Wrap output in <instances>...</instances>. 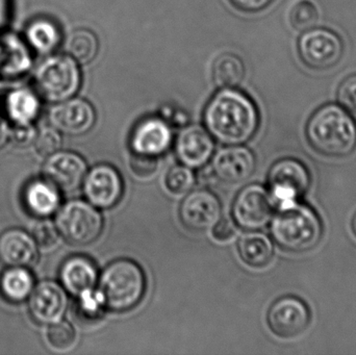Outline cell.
<instances>
[{"instance_id": "obj_1", "label": "cell", "mask_w": 356, "mask_h": 355, "mask_svg": "<svg viewBox=\"0 0 356 355\" xmlns=\"http://www.w3.org/2000/svg\"><path fill=\"white\" fill-rule=\"evenodd\" d=\"M204 123L211 137L225 145H242L259 129V112L241 92L225 89L211 98L204 113Z\"/></svg>"}, {"instance_id": "obj_2", "label": "cell", "mask_w": 356, "mask_h": 355, "mask_svg": "<svg viewBox=\"0 0 356 355\" xmlns=\"http://www.w3.org/2000/svg\"><path fill=\"white\" fill-rule=\"evenodd\" d=\"M312 147L328 158H345L356 148V123L348 110L330 104L318 108L307 125Z\"/></svg>"}, {"instance_id": "obj_3", "label": "cell", "mask_w": 356, "mask_h": 355, "mask_svg": "<svg viewBox=\"0 0 356 355\" xmlns=\"http://www.w3.org/2000/svg\"><path fill=\"white\" fill-rule=\"evenodd\" d=\"M278 208L280 210L270 222V231L282 249L303 254L320 243L323 226L313 208L298 201Z\"/></svg>"}, {"instance_id": "obj_4", "label": "cell", "mask_w": 356, "mask_h": 355, "mask_svg": "<svg viewBox=\"0 0 356 355\" xmlns=\"http://www.w3.org/2000/svg\"><path fill=\"white\" fill-rule=\"evenodd\" d=\"M97 294L106 310L124 313L137 306L145 294L143 269L131 260L111 263L98 279Z\"/></svg>"}, {"instance_id": "obj_5", "label": "cell", "mask_w": 356, "mask_h": 355, "mask_svg": "<svg viewBox=\"0 0 356 355\" xmlns=\"http://www.w3.org/2000/svg\"><path fill=\"white\" fill-rule=\"evenodd\" d=\"M38 93L52 104L72 98L81 85V71L77 62L68 54L48 56L35 73Z\"/></svg>"}, {"instance_id": "obj_6", "label": "cell", "mask_w": 356, "mask_h": 355, "mask_svg": "<svg viewBox=\"0 0 356 355\" xmlns=\"http://www.w3.org/2000/svg\"><path fill=\"white\" fill-rule=\"evenodd\" d=\"M56 226L60 236L71 245L87 246L102 235L104 218L90 202L71 200L58 208Z\"/></svg>"}, {"instance_id": "obj_7", "label": "cell", "mask_w": 356, "mask_h": 355, "mask_svg": "<svg viewBox=\"0 0 356 355\" xmlns=\"http://www.w3.org/2000/svg\"><path fill=\"white\" fill-rule=\"evenodd\" d=\"M268 183L274 204L280 208L298 201L307 193L311 175L302 163L294 158H284L270 169Z\"/></svg>"}, {"instance_id": "obj_8", "label": "cell", "mask_w": 356, "mask_h": 355, "mask_svg": "<svg viewBox=\"0 0 356 355\" xmlns=\"http://www.w3.org/2000/svg\"><path fill=\"white\" fill-rule=\"evenodd\" d=\"M298 52L309 68L327 70L340 62L344 54V43L334 31L313 27L299 38Z\"/></svg>"}, {"instance_id": "obj_9", "label": "cell", "mask_w": 356, "mask_h": 355, "mask_svg": "<svg viewBox=\"0 0 356 355\" xmlns=\"http://www.w3.org/2000/svg\"><path fill=\"white\" fill-rule=\"evenodd\" d=\"M274 206L269 191L263 185H247L234 199L232 218L244 231H259L271 222Z\"/></svg>"}, {"instance_id": "obj_10", "label": "cell", "mask_w": 356, "mask_h": 355, "mask_svg": "<svg viewBox=\"0 0 356 355\" xmlns=\"http://www.w3.org/2000/svg\"><path fill=\"white\" fill-rule=\"evenodd\" d=\"M268 327L280 339L291 340L302 335L311 323L307 304L294 296L276 300L267 315Z\"/></svg>"}, {"instance_id": "obj_11", "label": "cell", "mask_w": 356, "mask_h": 355, "mask_svg": "<svg viewBox=\"0 0 356 355\" xmlns=\"http://www.w3.org/2000/svg\"><path fill=\"white\" fill-rule=\"evenodd\" d=\"M88 202L102 210H108L119 204L124 185L118 171L108 164H100L87 172L83 183Z\"/></svg>"}, {"instance_id": "obj_12", "label": "cell", "mask_w": 356, "mask_h": 355, "mask_svg": "<svg viewBox=\"0 0 356 355\" xmlns=\"http://www.w3.org/2000/svg\"><path fill=\"white\" fill-rule=\"evenodd\" d=\"M179 217L182 224L190 231H209L221 219V202L209 190L188 192L180 206Z\"/></svg>"}, {"instance_id": "obj_13", "label": "cell", "mask_w": 356, "mask_h": 355, "mask_svg": "<svg viewBox=\"0 0 356 355\" xmlns=\"http://www.w3.org/2000/svg\"><path fill=\"white\" fill-rule=\"evenodd\" d=\"M87 172V163L79 154L60 150L48 156L43 168L46 181L64 193L79 190Z\"/></svg>"}, {"instance_id": "obj_14", "label": "cell", "mask_w": 356, "mask_h": 355, "mask_svg": "<svg viewBox=\"0 0 356 355\" xmlns=\"http://www.w3.org/2000/svg\"><path fill=\"white\" fill-rule=\"evenodd\" d=\"M50 124L60 133L69 135H81L89 133L95 124L93 106L81 98H69L54 104L50 108Z\"/></svg>"}, {"instance_id": "obj_15", "label": "cell", "mask_w": 356, "mask_h": 355, "mask_svg": "<svg viewBox=\"0 0 356 355\" xmlns=\"http://www.w3.org/2000/svg\"><path fill=\"white\" fill-rule=\"evenodd\" d=\"M31 318L42 325L62 320L68 308V297L63 286L51 281H42L29 297Z\"/></svg>"}, {"instance_id": "obj_16", "label": "cell", "mask_w": 356, "mask_h": 355, "mask_svg": "<svg viewBox=\"0 0 356 355\" xmlns=\"http://www.w3.org/2000/svg\"><path fill=\"white\" fill-rule=\"evenodd\" d=\"M211 167L219 181L236 185L252 176L257 160L248 148L229 145L213 156Z\"/></svg>"}, {"instance_id": "obj_17", "label": "cell", "mask_w": 356, "mask_h": 355, "mask_svg": "<svg viewBox=\"0 0 356 355\" xmlns=\"http://www.w3.org/2000/svg\"><path fill=\"white\" fill-rule=\"evenodd\" d=\"M215 151L213 138L199 125H188L179 131L175 142L178 160L190 168L205 166Z\"/></svg>"}, {"instance_id": "obj_18", "label": "cell", "mask_w": 356, "mask_h": 355, "mask_svg": "<svg viewBox=\"0 0 356 355\" xmlns=\"http://www.w3.org/2000/svg\"><path fill=\"white\" fill-rule=\"evenodd\" d=\"M172 139L168 122L160 118H148L134 129L129 144L134 154L160 158L170 148Z\"/></svg>"}, {"instance_id": "obj_19", "label": "cell", "mask_w": 356, "mask_h": 355, "mask_svg": "<svg viewBox=\"0 0 356 355\" xmlns=\"http://www.w3.org/2000/svg\"><path fill=\"white\" fill-rule=\"evenodd\" d=\"M39 250L33 238L22 229H8L0 236V261L8 267L33 266Z\"/></svg>"}, {"instance_id": "obj_20", "label": "cell", "mask_w": 356, "mask_h": 355, "mask_svg": "<svg viewBox=\"0 0 356 355\" xmlns=\"http://www.w3.org/2000/svg\"><path fill=\"white\" fill-rule=\"evenodd\" d=\"M60 279L63 288L75 297L95 291L98 270L87 256H74L65 261L60 267Z\"/></svg>"}, {"instance_id": "obj_21", "label": "cell", "mask_w": 356, "mask_h": 355, "mask_svg": "<svg viewBox=\"0 0 356 355\" xmlns=\"http://www.w3.org/2000/svg\"><path fill=\"white\" fill-rule=\"evenodd\" d=\"M58 190L47 181L29 183L24 191V204L33 216L46 218L58 212L60 197Z\"/></svg>"}, {"instance_id": "obj_22", "label": "cell", "mask_w": 356, "mask_h": 355, "mask_svg": "<svg viewBox=\"0 0 356 355\" xmlns=\"http://www.w3.org/2000/svg\"><path fill=\"white\" fill-rule=\"evenodd\" d=\"M31 65L29 49L18 37L13 35L0 37V74L18 76L26 72Z\"/></svg>"}, {"instance_id": "obj_23", "label": "cell", "mask_w": 356, "mask_h": 355, "mask_svg": "<svg viewBox=\"0 0 356 355\" xmlns=\"http://www.w3.org/2000/svg\"><path fill=\"white\" fill-rule=\"evenodd\" d=\"M238 251L245 264L252 268H264L273 258L271 240L259 231H248L238 242Z\"/></svg>"}, {"instance_id": "obj_24", "label": "cell", "mask_w": 356, "mask_h": 355, "mask_svg": "<svg viewBox=\"0 0 356 355\" xmlns=\"http://www.w3.org/2000/svg\"><path fill=\"white\" fill-rule=\"evenodd\" d=\"M35 288V279L25 267H8L0 279V292L8 302L21 304L29 299Z\"/></svg>"}, {"instance_id": "obj_25", "label": "cell", "mask_w": 356, "mask_h": 355, "mask_svg": "<svg viewBox=\"0 0 356 355\" xmlns=\"http://www.w3.org/2000/svg\"><path fill=\"white\" fill-rule=\"evenodd\" d=\"M6 108L13 122L27 124L33 122L39 115V97L31 90L20 88L8 94Z\"/></svg>"}, {"instance_id": "obj_26", "label": "cell", "mask_w": 356, "mask_h": 355, "mask_svg": "<svg viewBox=\"0 0 356 355\" xmlns=\"http://www.w3.org/2000/svg\"><path fill=\"white\" fill-rule=\"evenodd\" d=\"M25 38L33 50L39 53L49 54L60 43V29L48 19H37L29 23Z\"/></svg>"}, {"instance_id": "obj_27", "label": "cell", "mask_w": 356, "mask_h": 355, "mask_svg": "<svg viewBox=\"0 0 356 355\" xmlns=\"http://www.w3.org/2000/svg\"><path fill=\"white\" fill-rule=\"evenodd\" d=\"M64 48L67 54L75 62L88 64L95 58L99 49V43L93 31L79 28L67 37Z\"/></svg>"}, {"instance_id": "obj_28", "label": "cell", "mask_w": 356, "mask_h": 355, "mask_svg": "<svg viewBox=\"0 0 356 355\" xmlns=\"http://www.w3.org/2000/svg\"><path fill=\"white\" fill-rule=\"evenodd\" d=\"M211 74L216 85L230 89L240 85L244 79V64L236 54L223 53L213 62Z\"/></svg>"}, {"instance_id": "obj_29", "label": "cell", "mask_w": 356, "mask_h": 355, "mask_svg": "<svg viewBox=\"0 0 356 355\" xmlns=\"http://www.w3.org/2000/svg\"><path fill=\"white\" fill-rule=\"evenodd\" d=\"M196 183V175L192 168L184 165H177L167 172L165 187L169 193L175 196H184L192 191Z\"/></svg>"}, {"instance_id": "obj_30", "label": "cell", "mask_w": 356, "mask_h": 355, "mask_svg": "<svg viewBox=\"0 0 356 355\" xmlns=\"http://www.w3.org/2000/svg\"><path fill=\"white\" fill-rule=\"evenodd\" d=\"M77 298L79 300L75 306V315L81 323L93 325V323L102 320L106 308L102 304L97 291L83 294Z\"/></svg>"}, {"instance_id": "obj_31", "label": "cell", "mask_w": 356, "mask_h": 355, "mask_svg": "<svg viewBox=\"0 0 356 355\" xmlns=\"http://www.w3.org/2000/svg\"><path fill=\"white\" fill-rule=\"evenodd\" d=\"M46 338H47L48 344L56 352H67L76 343V333L74 329L66 321L60 320L50 324Z\"/></svg>"}, {"instance_id": "obj_32", "label": "cell", "mask_w": 356, "mask_h": 355, "mask_svg": "<svg viewBox=\"0 0 356 355\" xmlns=\"http://www.w3.org/2000/svg\"><path fill=\"white\" fill-rule=\"evenodd\" d=\"M319 13L313 2L302 0L297 2L290 13L292 26L297 31H305L317 24Z\"/></svg>"}, {"instance_id": "obj_33", "label": "cell", "mask_w": 356, "mask_h": 355, "mask_svg": "<svg viewBox=\"0 0 356 355\" xmlns=\"http://www.w3.org/2000/svg\"><path fill=\"white\" fill-rule=\"evenodd\" d=\"M60 146H62V137L60 131L54 126L44 127L37 133L33 140L35 152L43 158H48L58 152Z\"/></svg>"}, {"instance_id": "obj_34", "label": "cell", "mask_w": 356, "mask_h": 355, "mask_svg": "<svg viewBox=\"0 0 356 355\" xmlns=\"http://www.w3.org/2000/svg\"><path fill=\"white\" fill-rule=\"evenodd\" d=\"M131 172L140 181H149L158 173L160 158L134 154L129 160Z\"/></svg>"}, {"instance_id": "obj_35", "label": "cell", "mask_w": 356, "mask_h": 355, "mask_svg": "<svg viewBox=\"0 0 356 355\" xmlns=\"http://www.w3.org/2000/svg\"><path fill=\"white\" fill-rule=\"evenodd\" d=\"M33 238L38 247L44 250H49L56 247L60 239V233L56 224L50 221H41L35 225L33 231Z\"/></svg>"}, {"instance_id": "obj_36", "label": "cell", "mask_w": 356, "mask_h": 355, "mask_svg": "<svg viewBox=\"0 0 356 355\" xmlns=\"http://www.w3.org/2000/svg\"><path fill=\"white\" fill-rule=\"evenodd\" d=\"M337 97L342 108L356 114V74L346 77L341 83Z\"/></svg>"}, {"instance_id": "obj_37", "label": "cell", "mask_w": 356, "mask_h": 355, "mask_svg": "<svg viewBox=\"0 0 356 355\" xmlns=\"http://www.w3.org/2000/svg\"><path fill=\"white\" fill-rule=\"evenodd\" d=\"M37 131L31 123L18 124L14 123V126L10 129V140L16 145L24 147L33 143Z\"/></svg>"}, {"instance_id": "obj_38", "label": "cell", "mask_w": 356, "mask_h": 355, "mask_svg": "<svg viewBox=\"0 0 356 355\" xmlns=\"http://www.w3.org/2000/svg\"><path fill=\"white\" fill-rule=\"evenodd\" d=\"M236 227L234 220L229 218H221L213 227V237L215 238L216 241L228 242L234 239L236 236Z\"/></svg>"}, {"instance_id": "obj_39", "label": "cell", "mask_w": 356, "mask_h": 355, "mask_svg": "<svg viewBox=\"0 0 356 355\" xmlns=\"http://www.w3.org/2000/svg\"><path fill=\"white\" fill-rule=\"evenodd\" d=\"M273 0H232L234 6H238L241 10H248V12L263 10Z\"/></svg>"}, {"instance_id": "obj_40", "label": "cell", "mask_w": 356, "mask_h": 355, "mask_svg": "<svg viewBox=\"0 0 356 355\" xmlns=\"http://www.w3.org/2000/svg\"><path fill=\"white\" fill-rule=\"evenodd\" d=\"M215 173H213V169L211 166H202L199 168L198 174L196 175V181H198L200 185H211L216 183Z\"/></svg>"}, {"instance_id": "obj_41", "label": "cell", "mask_w": 356, "mask_h": 355, "mask_svg": "<svg viewBox=\"0 0 356 355\" xmlns=\"http://www.w3.org/2000/svg\"><path fill=\"white\" fill-rule=\"evenodd\" d=\"M10 140V127L0 118V149L4 147Z\"/></svg>"}, {"instance_id": "obj_42", "label": "cell", "mask_w": 356, "mask_h": 355, "mask_svg": "<svg viewBox=\"0 0 356 355\" xmlns=\"http://www.w3.org/2000/svg\"><path fill=\"white\" fill-rule=\"evenodd\" d=\"M8 16V0H0V26L6 23Z\"/></svg>"}, {"instance_id": "obj_43", "label": "cell", "mask_w": 356, "mask_h": 355, "mask_svg": "<svg viewBox=\"0 0 356 355\" xmlns=\"http://www.w3.org/2000/svg\"><path fill=\"white\" fill-rule=\"evenodd\" d=\"M351 227H353V235H355L356 238V214L355 217H353V222H351Z\"/></svg>"}]
</instances>
